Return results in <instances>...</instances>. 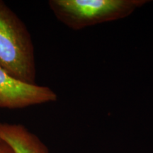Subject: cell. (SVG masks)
I'll use <instances>...</instances> for the list:
<instances>
[{
	"label": "cell",
	"instance_id": "7a4b0ae2",
	"mask_svg": "<svg viewBox=\"0 0 153 153\" xmlns=\"http://www.w3.org/2000/svg\"><path fill=\"white\" fill-rule=\"evenodd\" d=\"M148 0H51L56 18L74 30L126 18Z\"/></svg>",
	"mask_w": 153,
	"mask_h": 153
},
{
	"label": "cell",
	"instance_id": "52a82bcc",
	"mask_svg": "<svg viewBox=\"0 0 153 153\" xmlns=\"http://www.w3.org/2000/svg\"><path fill=\"white\" fill-rule=\"evenodd\" d=\"M1 101H0V108H1Z\"/></svg>",
	"mask_w": 153,
	"mask_h": 153
},
{
	"label": "cell",
	"instance_id": "6da1fadb",
	"mask_svg": "<svg viewBox=\"0 0 153 153\" xmlns=\"http://www.w3.org/2000/svg\"><path fill=\"white\" fill-rule=\"evenodd\" d=\"M0 67L15 79L36 84L35 54L29 32L2 1H0Z\"/></svg>",
	"mask_w": 153,
	"mask_h": 153
},
{
	"label": "cell",
	"instance_id": "3957f363",
	"mask_svg": "<svg viewBox=\"0 0 153 153\" xmlns=\"http://www.w3.org/2000/svg\"><path fill=\"white\" fill-rule=\"evenodd\" d=\"M57 96L51 88L28 84L15 79L0 67V101L1 107L22 108L55 101Z\"/></svg>",
	"mask_w": 153,
	"mask_h": 153
},
{
	"label": "cell",
	"instance_id": "5b68a950",
	"mask_svg": "<svg viewBox=\"0 0 153 153\" xmlns=\"http://www.w3.org/2000/svg\"><path fill=\"white\" fill-rule=\"evenodd\" d=\"M0 153H14L12 149L7 143L3 142L0 145Z\"/></svg>",
	"mask_w": 153,
	"mask_h": 153
},
{
	"label": "cell",
	"instance_id": "277c9868",
	"mask_svg": "<svg viewBox=\"0 0 153 153\" xmlns=\"http://www.w3.org/2000/svg\"><path fill=\"white\" fill-rule=\"evenodd\" d=\"M0 139L14 153H49L43 141L22 124L0 123Z\"/></svg>",
	"mask_w": 153,
	"mask_h": 153
},
{
	"label": "cell",
	"instance_id": "8992f818",
	"mask_svg": "<svg viewBox=\"0 0 153 153\" xmlns=\"http://www.w3.org/2000/svg\"><path fill=\"white\" fill-rule=\"evenodd\" d=\"M3 143V141L1 140V139H0V145H1V143Z\"/></svg>",
	"mask_w": 153,
	"mask_h": 153
}]
</instances>
